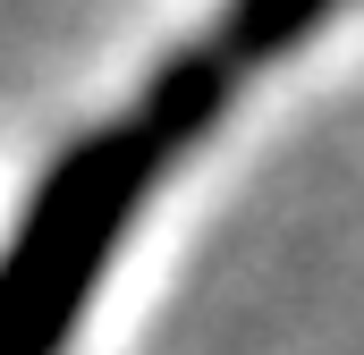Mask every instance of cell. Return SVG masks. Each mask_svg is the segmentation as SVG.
<instances>
[{
	"mask_svg": "<svg viewBox=\"0 0 364 355\" xmlns=\"http://www.w3.org/2000/svg\"><path fill=\"white\" fill-rule=\"evenodd\" d=\"M331 9H339V0H229V9H220V26H212V43L255 77V68H272L279 51H296Z\"/></svg>",
	"mask_w": 364,
	"mask_h": 355,
	"instance_id": "cell-2",
	"label": "cell"
},
{
	"mask_svg": "<svg viewBox=\"0 0 364 355\" xmlns=\"http://www.w3.org/2000/svg\"><path fill=\"white\" fill-rule=\"evenodd\" d=\"M246 85V68L220 43L178 51L136 110L85 127L51 170L34 178L9 246H0V355H60L68 330L85 322L93 288L119 254V237L136 229L144 195L170 178L186 144H203V127L229 110V93Z\"/></svg>",
	"mask_w": 364,
	"mask_h": 355,
	"instance_id": "cell-1",
	"label": "cell"
}]
</instances>
